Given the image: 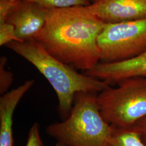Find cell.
I'll return each instance as SVG.
<instances>
[{"label": "cell", "instance_id": "d6986e66", "mask_svg": "<svg viewBox=\"0 0 146 146\" xmlns=\"http://www.w3.org/2000/svg\"><path fill=\"white\" fill-rule=\"evenodd\" d=\"M11 1H19V0H11Z\"/></svg>", "mask_w": 146, "mask_h": 146}, {"label": "cell", "instance_id": "277c9868", "mask_svg": "<svg viewBox=\"0 0 146 146\" xmlns=\"http://www.w3.org/2000/svg\"><path fill=\"white\" fill-rule=\"evenodd\" d=\"M96 95L106 121L117 128H129L146 116V77L127 78Z\"/></svg>", "mask_w": 146, "mask_h": 146}, {"label": "cell", "instance_id": "52a82bcc", "mask_svg": "<svg viewBox=\"0 0 146 146\" xmlns=\"http://www.w3.org/2000/svg\"><path fill=\"white\" fill-rule=\"evenodd\" d=\"M84 8L106 23L134 21L146 17V0H102Z\"/></svg>", "mask_w": 146, "mask_h": 146}, {"label": "cell", "instance_id": "9a60e30c", "mask_svg": "<svg viewBox=\"0 0 146 146\" xmlns=\"http://www.w3.org/2000/svg\"><path fill=\"white\" fill-rule=\"evenodd\" d=\"M18 1L0 0V23L5 22L11 9Z\"/></svg>", "mask_w": 146, "mask_h": 146}, {"label": "cell", "instance_id": "9c48e42d", "mask_svg": "<svg viewBox=\"0 0 146 146\" xmlns=\"http://www.w3.org/2000/svg\"><path fill=\"white\" fill-rule=\"evenodd\" d=\"M35 83L29 80L0 97V146H14L13 115L21 99Z\"/></svg>", "mask_w": 146, "mask_h": 146}, {"label": "cell", "instance_id": "4fadbf2b", "mask_svg": "<svg viewBox=\"0 0 146 146\" xmlns=\"http://www.w3.org/2000/svg\"><path fill=\"white\" fill-rule=\"evenodd\" d=\"M13 41L21 42L16 36L14 26L7 22L0 23V46H5Z\"/></svg>", "mask_w": 146, "mask_h": 146}, {"label": "cell", "instance_id": "e0dca14e", "mask_svg": "<svg viewBox=\"0 0 146 146\" xmlns=\"http://www.w3.org/2000/svg\"><path fill=\"white\" fill-rule=\"evenodd\" d=\"M87 1L90 3V5H92V4L96 3L97 2H99L102 1V0H87Z\"/></svg>", "mask_w": 146, "mask_h": 146}, {"label": "cell", "instance_id": "2e32d148", "mask_svg": "<svg viewBox=\"0 0 146 146\" xmlns=\"http://www.w3.org/2000/svg\"><path fill=\"white\" fill-rule=\"evenodd\" d=\"M129 128L137 133L142 141L146 145V116L137 121Z\"/></svg>", "mask_w": 146, "mask_h": 146}, {"label": "cell", "instance_id": "5bb4252c", "mask_svg": "<svg viewBox=\"0 0 146 146\" xmlns=\"http://www.w3.org/2000/svg\"><path fill=\"white\" fill-rule=\"evenodd\" d=\"M26 146H44L40 134V126L38 123H34L28 133Z\"/></svg>", "mask_w": 146, "mask_h": 146}, {"label": "cell", "instance_id": "7a4b0ae2", "mask_svg": "<svg viewBox=\"0 0 146 146\" xmlns=\"http://www.w3.org/2000/svg\"><path fill=\"white\" fill-rule=\"evenodd\" d=\"M5 46L31 63L47 79L56 94L58 110L63 119L70 114L78 93L96 94L110 86L105 81L78 73L72 66L54 58L34 39L13 41Z\"/></svg>", "mask_w": 146, "mask_h": 146}, {"label": "cell", "instance_id": "6da1fadb", "mask_svg": "<svg viewBox=\"0 0 146 146\" xmlns=\"http://www.w3.org/2000/svg\"><path fill=\"white\" fill-rule=\"evenodd\" d=\"M106 24L84 7L47 10L45 25L34 40L54 58L85 72L100 61L98 41Z\"/></svg>", "mask_w": 146, "mask_h": 146}, {"label": "cell", "instance_id": "ba28073f", "mask_svg": "<svg viewBox=\"0 0 146 146\" xmlns=\"http://www.w3.org/2000/svg\"><path fill=\"white\" fill-rule=\"evenodd\" d=\"M83 73L105 81L110 86L127 78L146 77V50L135 57L120 61L99 62Z\"/></svg>", "mask_w": 146, "mask_h": 146}, {"label": "cell", "instance_id": "8fae6325", "mask_svg": "<svg viewBox=\"0 0 146 146\" xmlns=\"http://www.w3.org/2000/svg\"><path fill=\"white\" fill-rule=\"evenodd\" d=\"M40 5L47 10L64 9L90 5L87 0H25Z\"/></svg>", "mask_w": 146, "mask_h": 146}, {"label": "cell", "instance_id": "3957f363", "mask_svg": "<svg viewBox=\"0 0 146 146\" xmlns=\"http://www.w3.org/2000/svg\"><path fill=\"white\" fill-rule=\"evenodd\" d=\"M96 94L79 92L73 108L63 121L47 127V134L69 146H110L113 127L101 115Z\"/></svg>", "mask_w": 146, "mask_h": 146}, {"label": "cell", "instance_id": "7c38bea8", "mask_svg": "<svg viewBox=\"0 0 146 146\" xmlns=\"http://www.w3.org/2000/svg\"><path fill=\"white\" fill-rule=\"evenodd\" d=\"M7 58L5 56L0 58V94L8 92L13 81V74L6 69Z\"/></svg>", "mask_w": 146, "mask_h": 146}, {"label": "cell", "instance_id": "30bf717a", "mask_svg": "<svg viewBox=\"0 0 146 146\" xmlns=\"http://www.w3.org/2000/svg\"><path fill=\"white\" fill-rule=\"evenodd\" d=\"M110 146H146L139 134L131 128H117L113 127Z\"/></svg>", "mask_w": 146, "mask_h": 146}, {"label": "cell", "instance_id": "5b68a950", "mask_svg": "<svg viewBox=\"0 0 146 146\" xmlns=\"http://www.w3.org/2000/svg\"><path fill=\"white\" fill-rule=\"evenodd\" d=\"M98 42L101 62H114L135 57L146 50V17L106 23Z\"/></svg>", "mask_w": 146, "mask_h": 146}, {"label": "cell", "instance_id": "ac0fdd59", "mask_svg": "<svg viewBox=\"0 0 146 146\" xmlns=\"http://www.w3.org/2000/svg\"><path fill=\"white\" fill-rule=\"evenodd\" d=\"M56 146H69L67 145H63V144H61V143H57Z\"/></svg>", "mask_w": 146, "mask_h": 146}, {"label": "cell", "instance_id": "8992f818", "mask_svg": "<svg viewBox=\"0 0 146 146\" xmlns=\"http://www.w3.org/2000/svg\"><path fill=\"white\" fill-rule=\"evenodd\" d=\"M47 10L35 3L19 0L6 18L13 25L16 36L21 41L33 40L44 26Z\"/></svg>", "mask_w": 146, "mask_h": 146}]
</instances>
